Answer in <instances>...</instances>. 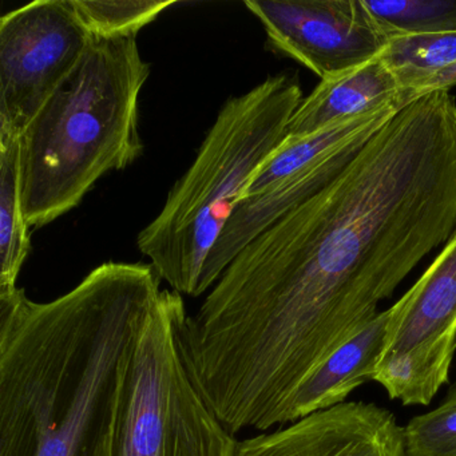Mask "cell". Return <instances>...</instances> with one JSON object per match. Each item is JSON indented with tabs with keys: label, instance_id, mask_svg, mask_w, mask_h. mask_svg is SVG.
<instances>
[{
	"label": "cell",
	"instance_id": "7a4b0ae2",
	"mask_svg": "<svg viewBox=\"0 0 456 456\" xmlns=\"http://www.w3.org/2000/svg\"><path fill=\"white\" fill-rule=\"evenodd\" d=\"M151 264L105 263L46 303L0 295V456H111Z\"/></svg>",
	"mask_w": 456,
	"mask_h": 456
},
{
	"label": "cell",
	"instance_id": "ac0fdd59",
	"mask_svg": "<svg viewBox=\"0 0 456 456\" xmlns=\"http://www.w3.org/2000/svg\"><path fill=\"white\" fill-rule=\"evenodd\" d=\"M74 7L93 37L138 36L162 12L175 6V0H73Z\"/></svg>",
	"mask_w": 456,
	"mask_h": 456
},
{
	"label": "cell",
	"instance_id": "8992f818",
	"mask_svg": "<svg viewBox=\"0 0 456 456\" xmlns=\"http://www.w3.org/2000/svg\"><path fill=\"white\" fill-rule=\"evenodd\" d=\"M92 39L73 0H38L2 17L0 134L22 135Z\"/></svg>",
	"mask_w": 456,
	"mask_h": 456
},
{
	"label": "cell",
	"instance_id": "ba28073f",
	"mask_svg": "<svg viewBox=\"0 0 456 456\" xmlns=\"http://www.w3.org/2000/svg\"><path fill=\"white\" fill-rule=\"evenodd\" d=\"M234 456H404L403 427L387 408L346 402L239 440Z\"/></svg>",
	"mask_w": 456,
	"mask_h": 456
},
{
	"label": "cell",
	"instance_id": "9c48e42d",
	"mask_svg": "<svg viewBox=\"0 0 456 456\" xmlns=\"http://www.w3.org/2000/svg\"><path fill=\"white\" fill-rule=\"evenodd\" d=\"M365 143L348 146L258 193L240 200L205 263L202 295L212 289L229 264L249 242L335 181Z\"/></svg>",
	"mask_w": 456,
	"mask_h": 456
},
{
	"label": "cell",
	"instance_id": "4fadbf2b",
	"mask_svg": "<svg viewBox=\"0 0 456 456\" xmlns=\"http://www.w3.org/2000/svg\"><path fill=\"white\" fill-rule=\"evenodd\" d=\"M399 111L402 109L396 106L378 109L354 118L336 122L305 137L285 138L256 173L245 196L258 193L348 146L368 142Z\"/></svg>",
	"mask_w": 456,
	"mask_h": 456
},
{
	"label": "cell",
	"instance_id": "d6986e66",
	"mask_svg": "<svg viewBox=\"0 0 456 456\" xmlns=\"http://www.w3.org/2000/svg\"><path fill=\"white\" fill-rule=\"evenodd\" d=\"M403 455L456 456V383L435 410L403 427Z\"/></svg>",
	"mask_w": 456,
	"mask_h": 456
},
{
	"label": "cell",
	"instance_id": "277c9868",
	"mask_svg": "<svg viewBox=\"0 0 456 456\" xmlns=\"http://www.w3.org/2000/svg\"><path fill=\"white\" fill-rule=\"evenodd\" d=\"M303 100L297 76L281 73L224 103L193 164L138 234V249L173 290L202 295L213 247L256 173L287 138Z\"/></svg>",
	"mask_w": 456,
	"mask_h": 456
},
{
	"label": "cell",
	"instance_id": "9a60e30c",
	"mask_svg": "<svg viewBox=\"0 0 456 456\" xmlns=\"http://www.w3.org/2000/svg\"><path fill=\"white\" fill-rule=\"evenodd\" d=\"M22 197L20 137L0 134V295L18 289L31 250Z\"/></svg>",
	"mask_w": 456,
	"mask_h": 456
},
{
	"label": "cell",
	"instance_id": "6da1fadb",
	"mask_svg": "<svg viewBox=\"0 0 456 456\" xmlns=\"http://www.w3.org/2000/svg\"><path fill=\"white\" fill-rule=\"evenodd\" d=\"M455 231L456 100L440 90L249 242L189 316V357L216 415L234 434L280 426L304 379Z\"/></svg>",
	"mask_w": 456,
	"mask_h": 456
},
{
	"label": "cell",
	"instance_id": "2e32d148",
	"mask_svg": "<svg viewBox=\"0 0 456 456\" xmlns=\"http://www.w3.org/2000/svg\"><path fill=\"white\" fill-rule=\"evenodd\" d=\"M380 58L394 71L408 102L412 103L421 85L456 65V33L395 37Z\"/></svg>",
	"mask_w": 456,
	"mask_h": 456
},
{
	"label": "cell",
	"instance_id": "5b68a950",
	"mask_svg": "<svg viewBox=\"0 0 456 456\" xmlns=\"http://www.w3.org/2000/svg\"><path fill=\"white\" fill-rule=\"evenodd\" d=\"M183 295L162 289L138 333L111 456H234L239 440L205 399L189 357Z\"/></svg>",
	"mask_w": 456,
	"mask_h": 456
},
{
	"label": "cell",
	"instance_id": "3957f363",
	"mask_svg": "<svg viewBox=\"0 0 456 456\" xmlns=\"http://www.w3.org/2000/svg\"><path fill=\"white\" fill-rule=\"evenodd\" d=\"M137 37H93L81 62L20 135L28 226L62 217L103 175L142 154L138 113L151 66Z\"/></svg>",
	"mask_w": 456,
	"mask_h": 456
},
{
	"label": "cell",
	"instance_id": "52a82bcc",
	"mask_svg": "<svg viewBox=\"0 0 456 456\" xmlns=\"http://www.w3.org/2000/svg\"><path fill=\"white\" fill-rule=\"evenodd\" d=\"M244 4L263 25L269 49L320 79L373 60L389 42L362 0H245Z\"/></svg>",
	"mask_w": 456,
	"mask_h": 456
},
{
	"label": "cell",
	"instance_id": "e0dca14e",
	"mask_svg": "<svg viewBox=\"0 0 456 456\" xmlns=\"http://www.w3.org/2000/svg\"><path fill=\"white\" fill-rule=\"evenodd\" d=\"M362 4L389 39L456 33V0H362Z\"/></svg>",
	"mask_w": 456,
	"mask_h": 456
},
{
	"label": "cell",
	"instance_id": "30bf717a",
	"mask_svg": "<svg viewBox=\"0 0 456 456\" xmlns=\"http://www.w3.org/2000/svg\"><path fill=\"white\" fill-rule=\"evenodd\" d=\"M391 314V308L379 312L356 335L322 360L288 400L280 426L343 404L357 387L373 381L387 348Z\"/></svg>",
	"mask_w": 456,
	"mask_h": 456
},
{
	"label": "cell",
	"instance_id": "7c38bea8",
	"mask_svg": "<svg viewBox=\"0 0 456 456\" xmlns=\"http://www.w3.org/2000/svg\"><path fill=\"white\" fill-rule=\"evenodd\" d=\"M391 311L384 354L456 335V231Z\"/></svg>",
	"mask_w": 456,
	"mask_h": 456
},
{
	"label": "cell",
	"instance_id": "8fae6325",
	"mask_svg": "<svg viewBox=\"0 0 456 456\" xmlns=\"http://www.w3.org/2000/svg\"><path fill=\"white\" fill-rule=\"evenodd\" d=\"M410 105L394 71L380 54L357 68L322 79L290 118L287 138L312 134L336 122L378 109Z\"/></svg>",
	"mask_w": 456,
	"mask_h": 456
},
{
	"label": "cell",
	"instance_id": "ffe728a7",
	"mask_svg": "<svg viewBox=\"0 0 456 456\" xmlns=\"http://www.w3.org/2000/svg\"><path fill=\"white\" fill-rule=\"evenodd\" d=\"M453 86H456V65L439 71V73L432 76L426 84L421 85L416 92L415 101L429 94V93L440 92V90L450 92L451 87Z\"/></svg>",
	"mask_w": 456,
	"mask_h": 456
},
{
	"label": "cell",
	"instance_id": "5bb4252c",
	"mask_svg": "<svg viewBox=\"0 0 456 456\" xmlns=\"http://www.w3.org/2000/svg\"><path fill=\"white\" fill-rule=\"evenodd\" d=\"M455 352L456 335L387 352L376 367L373 381L405 407L428 405L447 383Z\"/></svg>",
	"mask_w": 456,
	"mask_h": 456
}]
</instances>
